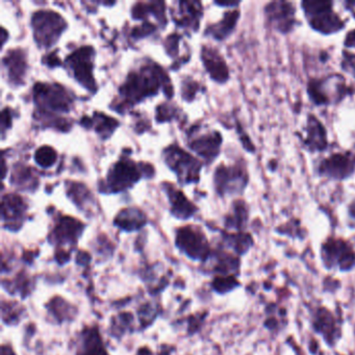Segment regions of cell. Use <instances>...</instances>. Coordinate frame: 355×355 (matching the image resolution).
<instances>
[{"mask_svg":"<svg viewBox=\"0 0 355 355\" xmlns=\"http://www.w3.org/2000/svg\"><path fill=\"white\" fill-rule=\"evenodd\" d=\"M144 223V215L136 209H123L116 218V224L125 230H138Z\"/></svg>","mask_w":355,"mask_h":355,"instance_id":"22","label":"cell"},{"mask_svg":"<svg viewBox=\"0 0 355 355\" xmlns=\"http://www.w3.org/2000/svg\"><path fill=\"white\" fill-rule=\"evenodd\" d=\"M11 125L12 118L11 115H10L9 110H3V113H1V126H3V130L5 128H11Z\"/></svg>","mask_w":355,"mask_h":355,"instance_id":"33","label":"cell"},{"mask_svg":"<svg viewBox=\"0 0 355 355\" xmlns=\"http://www.w3.org/2000/svg\"><path fill=\"white\" fill-rule=\"evenodd\" d=\"M35 38L42 46L49 47L55 43L65 28L61 16L53 12H38L33 16Z\"/></svg>","mask_w":355,"mask_h":355,"instance_id":"5","label":"cell"},{"mask_svg":"<svg viewBox=\"0 0 355 355\" xmlns=\"http://www.w3.org/2000/svg\"><path fill=\"white\" fill-rule=\"evenodd\" d=\"M322 175L328 176L334 180H345L350 178L355 171L354 153H334L324 159L319 166Z\"/></svg>","mask_w":355,"mask_h":355,"instance_id":"8","label":"cell"},{"mask_svg":"<svg viewBox=\"0 0 355 355\" xmlns=\"http://www.w3.org/2000/svg\"><path fill=\"white\" fill-rule=\"evenodd\" d=\"M202 61L211 78L218 83H225L228 80L227 66L223 58L219 55L216 49L211 47H203Z\"/></svg>","mask_w":355,"mask_h":355,"instance_id":"16","label":"cell"},{"mask_svg":"<svg viewBox=\"0 0 355 355\" xmlns=\"http://www.w3.org/2000/svg\"><path fill=\"white\" fill-rule=\"evenodd\" d=\"M239 17H240V12L236 11V10L228 12L224 15L223 20L221 22L209 28V34L218 40H223L234 30Z\"/></svg>","mask_w":355,"mask_h":355,"instance_id":"21","label":"cell"},{"mask_svg":"<svg viewBox=\"0 0 355 355\" xmlns=\"http://www.w3.org/2000/svg\"><path fill=\"white\" fill-rule=\"evenodd\" d=\"M92 55L93 49L83 47L68 58V63L73 69L76 80L89 90H95V82L92 76Z\"/></svg>","mask_w":355,"mask_h":355,"instance_id":"10","label":"cell"},{"mask_svg":"<svg viewBox=\"0 0 355 355\" xmlns=\"http://www.w3.org/2000/svg\"><path fill=\"white\" fill-rule=\"evenodd\" d=\"M155 30V26H153V24H144L141 28H137L132 31V36L136 37V38H142V37L150 34V33H153Z\"/></svg>","mask_w":355,"mask_h":355,"instance_id":"31","label":"cell"},{"mask_svg":"<svg viewBox=\"0 0 355 355\" xmlns=\"http://www.w3.org/2000/svg\"><path fill=\"white\" fill-rule=\"evenodd\" d=\"M35 159L41 167L49 168L57 161V153L51 147H40L35 153Z\"/></svg>","mask_w":355,"mask_h":355,"instance_id":"28","label":"cell"},{"mask_svg":"<svg viewBox=\"0 0 355 355\" xmlns=\"http://www.w3.org/2000/svg\"><path fill=\"white\" fill-rule=\"evenodd\" d=\"M343 68L355 76V53H343Z\"/></svg>","mask_w":355,"mask_h":355,"instance_id":"30","label":"cell"},{"mask_svg":"<svg viewBox=\"0 0 355 355\" xmlns=\"http://www.w3.org/2000/svg\"><path fill=\"white\" fill-rule=\"evenodd\" d=\"M345 46L355 49V30L351 31L345 39Z\"/></svg>","mask_w":355,"mask_h":355,"instance_id":"34","label":"cell"},{"mask_svg":"<svg viewBox=\"0 0 355 355\" xmlns=\"http://www.w3.org/2000/svg\"><path fill=\"white\" fill-rule=\"evenodd\" d=\"M214 291L217 294L226 295L242 286V282L236 275H217L211 282Z\"/></svg>","mask_w":355,"mask_h":355,"instance_id":"26","label":"cell"},{"mask_svg":"<svg viewBox=\"0 0 355 355\" xmlns=\"http://www.w3.org/2000/svg\"><path fill=\"white\" fill-rule=\"evenodd\" d=\"M302 8L311 28L321 34H334L344 28V21L332 10L329 1H304Z\"/></svg>","mask_w":355,"mask_h":355,"instance_id":"3","label":"cell"},{"mask_svg":"<svg viewBox=\"0 0 355 355\" xmlns=\"http://www.w3.org/2000/svg\"><path fill=\"white\" fill-rule=\"evenodd\" d=\"M97 116L95 119L98 120L97 123L96 130L101 134L111 135L114 132L116 128L118 126L117 120L113 119V118L107 117V116L103 115V114H95Z\"/></svg>","mask_w":355,"mask_h":355,"instance_id":"29","label":"cell"},{"mask_svg":"<svg viewBox=\"0 0 355 355\" xmlns=\"http://www.w3.org/2000/svg\"><path fill=\"white\" fill-rule=\"evenodd\" d=\"M6 37H7V33H6L5 28H3V35H1V42H3V44L6 43Z\"/></svg>","mask_w":355,"mask_h":355,"instance_id":"37","label":"cell"},{"mask_svg":"<svg viewBox=\"0 0 355 355\" xmlns=\"http://www.w3.org/2000/svg\"><path fill=\"white\" fill-rule=\"evenodd\" d=\"M249 211L244 201H236L232 207V211L226 217V227L232 228L236 232H245L248 223Z\"/></svg>","mask_w":355,"mask_h":355,"instance_id":"19","label":"cell"},{"mask_svg":"<svg viewBox=\"0 0 355 355\" xmlns=\"http://www.w3.org/2000/svg\"><path fill=\"white\" fill-rule=\"evenodd\" d=\"M246 170L241 166L224 167L220 166L215 173L216 189L221 195L226 193H236L244 190L247 184Z\"/></svg>","mask_w":355,"mask_h":355,"instance_id":"7","label":"cell"},{"mask_svg":"<svg viewBox=\"0 0 355 355\" xmlns=\"http://www.w3.org/2000/svg\"><path fill=\"white\" fill-rule=\"evenodd\" d=\"M141 174L132 162L121 159L114 166L107 176V186L113 192H120L130 188L134 182H138Z\"/></svg>","mask_w":355,"mask_h":355,"instance_id":"11","label":"cell"},{"mask_svg":"<svg viewBox=\"0 0 355 355\" xmlns=\"http://www.w3.org/2000/svg\"><path fill=\"white\" fill-rule=\"evenodd\" d=\"M196 89L197 85L195 84V83H193V84L192 83H191V84L188 85V89H186V90H184V92H186L184 93V96H186L187 93H189L188 98H193V97H194L195 92H196Z\"/></svg>","mask_w":355,"mask_h":355,"instance_id":"36","label":"cell"},{"mask_svg":"<svg viewBox=\"0 0 355 355\" xmlns=\"http://www.w3.org/2000/svg\"><path fill=\"white\" fill-rule=\"evenodd\" d=\"M320 263L327 272L350 273L355 270V247L343 236H328L320 244Z\"/></svg>","mask_w":355,"mask_h":355,"instance_id":"2","label":"cell"},{"mask_svg":"<svg viewBox=\"0 0 355 355\" xmlns=\"http://www.w3.org/2000/svg\"><path fill=\"white\" fill-rule=\"evenodd\" d=\"M166 163L170 168L182 178L184 182H193L198 180L199 170L201 165L199 162L191 157L189 153H184L178 146H172L166 149Z\"/></svg>","mask_w":355,"mask_h":355,"instance_id":"6","label":"cell"},{"mask_svg":"<svg viewBox=\"0 0 355 355\" xmlns=\"http://www.w3.org/2000/svg\"><path fill=\"white\" fill-rule=\"evenodd\" d=\"M168 194H169L170 201L172 203V211L178 217L187 219L196 211V207L186 198V196L180 191L169 188Z\"/></svg>","mask_w":355,"mask_h":355,"instance_id":"20","label":"cell"},{"mask_svg":"<svg viewBox=\"0 0 355 355\" xmlns=\"http://www.w3.org/2000/svg\"><path fill=\"white\" fill-rule=\"evenodd\" d=\"M306 137L304 145L311 151H322L327 147V134L325 128L315 115H309L307 119Z\"/></svg>","mask_w":355,"mask_h":355,"instance_id":"15","label":"cell"},{"mask_svg":"<svg viewBox=\"0 0 355 355\" xmlns=\"http://www.w3.org/2000/svg\"><path fill=\"white\" fill-rule=\"evenodd\" d=\"M35 98L43 107H51L55 111L67 112L69 107V98L65 91L60 86H46L38 84L35 87Z\"/></svg>","mask_w":355,"mask_h":355,"instance_id":"12","label":"cell"},{"mask_svg":"<svg viewBox=\"0 0 355 355\" xmlns=\"http://www.w3.org/2000/svg\"><path fill=\"white\" fill-rule=\"evenodd\" d=\"M45 63L47 64L49 66H51V67H53V66L60 65L61 64V62H60L59 58L55 55V53H51V55H49V57L45 58Z\"/></svg>","mask_w":355,"mask_h":355,"instance_id":"35","label":"cell"},{"mask_svg":"<svg viewBox=\"0 0 355 355\" xmlns=\"http://www.w3.org/2000/svg\"><path fill=\"white\" fill-rule=\"evenodd\" d=\"M221 142L222 138L219 132H214V134L202 137V138L194 141L191 144V148L194 149L196 153H198L205 159L213 161L214 157H217L218 153H219Z\"/></svg>","mask_w":355,"mask_h":355,"instance_id":"18","label":"cell"},{"mask_svg":"<svg viewBox=\"0 0 355 355\" xmlns=\"http://www.w3.org/2000/svg\"><path fill=\"white\" fill-rule=\"evenodd\" d=\"M26 211V203L21 197L15 194L6 195L3 198V219H18L21 218Z\"/></svg>","mask_w":355,"mask_h":355,"instance_id":"23","label":"cell"},{"mask_svg":"<svg viewBox=\"0 0 355 355\" xmlns=\"http://www.w3.org/2000/svg\"><path fill=\"white\" fill-rule=\"evenodd\" d=\"M266 17L269 24L282 34L291 32L294 28L295 8L286 1H274L268 3L265 9Z\"/></svg>","mask_w":355,"mask_h":355,"instance_id":"9","label":"cell"},{"mask_svg":"<svg viewBox=\"0 0 355 355\" xmlns=\"http://www.w3.org/2000/svg\"><path fill=\"white\" fill-rule=\"evenodd\" d=\"M288 325V309L277 302H269L263 307V327L272 338H276Z\"/></svg>","mask_w":355,"mask_h":355,"instance_id":"13","label":"cell"},{"mask_svg":"<svg viewBox=\"0 0 355 355\" xmlns=\"http://www.w3.org/2000/svg\"><path fill=\"white\" fill-rule=\"evenodd\" d=\"M6 65L9 69V74L12 80L15 82H19L26 72V60H24V53L21 51H11L3 60Z\"/></svg>","mask_w":355,"mask_h":355,"instance_id":"24","label":"cell"},{"mask_svg":"<svg viewBox=\"0 0 355 355\" xmlns=\"http://www.w3.org/2000/svg\"><path fill=\"white\" fill-rule=\"evenodd\" d=\"M80 228H82V224L78 223L76 220L69 217L63 218L60 220V223L55 228V236L58 240L60 239V241L74 240L80 232Z\"/></svg>","mask_w":355,"mask_h":355,"instance_id":"25","label":"cell"},{"mask_svg":"<svg viewBox=\"0 0 355 355\" xmlns=\"http://www.w3.org/2000/svg\"><path fill=\"white\" fill-rule=\"evenodd\" d=\"M275 232L280 236H286L288 238L304 240L306 238V230L301 225L298 219H292L286 223L276 227Z\"/></svg>","mask_w":355,"mask_h":355,"instance_id":"27","label":"cell"},{"mask_svg":"<svg viewBox=\"0 0 355 355\" xmlns=\"http://www.w3.org/2000/svg\"><path fill=\"white\" fill-rule=\"evenodd\" d=\"M324 354H325V353L322 352V351H321V352L319 353V355H324ZM338 355H344V354H342V353H338Z\"/></svg>","mask_w":355,"mask_h":355,"instance_id":"38","label":"cell"},{"mask_svg":"<svg viewBox=\"0 0 355 355\" xmlns=\"http://www.w3.org/2000/svg\"><path fill=\"white\" fill-rule=\"evenodd\" d=\"M178 40H180V37L178 35H172L169 38L167 39V49L168 53L170 55H178Z\"/></svg>","mask_w":355,"mask_h":355,"instance_id":"32","label":"cell"},{"mask_svg":"<svg viewBox=\"0 0 355 355\" xmlns=\"http://www.w3.org/2000/svg\"><path fill=\"white\" fill-rule=\"evenodd\" d=\"M178 244L196 259L209 257V247L207 239L201 232H194L192 228L184 227L178 232Z\"/></svg>","mask_w":355,"mask_h":355,"instance_id":"14","label":"cell"},{"mask_svg":"<svg viewBox=\"0 0 355 355\" xmlns=\"http://www.w3.org/2000/svg\"><path fill=\"white\" fill-rule=\"evenodd\" d=\"M161 69L157 67L147 68L141 74H130L128 82L122 87L121 93L124 96L135 101L153 95L159 90Z\"/></svg>","mask_w":355,"mask_h":355,"instance_id":"4","label":"cell"},{"mask_svg":"<svg viewBox=\"0 0 355 355\" xmlns=\"http://www.w3.org/2000/svg\"><path fill=\"white\" fill-rule=\"evenodd\" d=\"M223 239L230 251L240 257L246 255L254 246L253 236L246 232H230L224 234Z\"/></svg>","mask_w":355,"mask_h":355,"instance_id":"17","label":"cell"},{"mask_svg":"<svg viewBox=\"0 0 355 355\" xmlns=\"http://www.w3.org/2000/svg\"><path fill=\"white\" fill-rule=\"evenodd\" d=\"M309 327L330 350H336L344 336L345 318L340 307L336 311L322 302H305Z\"/></svg>","mask_w":355,"mask_h":355,"instance_id":"1","label":"cell"}]
</instances>
